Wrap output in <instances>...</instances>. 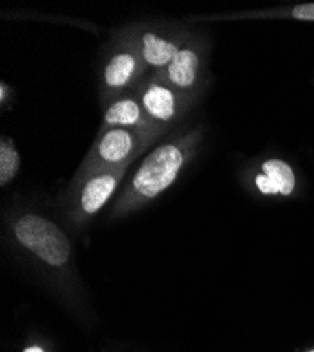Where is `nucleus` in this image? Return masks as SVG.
<instances>
[{"label": "nucleus", "mask_w": 314, "mask_h": 352, "mask_svg": "<svg viewBox=\"0 0 314 352\" xmlns=\"http://www.w3.org/2000/svg\"><path fill=\"white\" fill-rule=\"evenodd\" d=\"M203 140L202 129L185 130L159 144L133 173L122 196V204L131 208L161 196L189 168Z\"/></svg>", "instance_id": "f257e3e1"}, {"label": "nucleus", "mask_w": 314, "mask_h": 352, "mask_svg": "<svg viewBox=\"0 0 314 352\" xmlns=\"http://www.w3.org/2000/svg\"><path fill=\"white\" fill-rule=\"evenodd\" d=\"M113 33L135 47L150 74L161 72L193 36L189 24L169 20H139Z\"/></svg>", "instance_id": "f03ea898"}, {"label": "nucleus", "mask_w": 314, "mask_h": 352, "mask_svg": "<svg viewBox=\"0 0 314 352\" xmlns=\"http://www.w3.org/2000/svg\"><path fill=\"white\" fill-rule=\"evenodd\" d=\"M150 75L135 47L114 34L107 44L99 69V100L106 107L111 100L135 91Z\"/></svg>", "instance_id": "7ed1b4c3"}, {"label": "nucleus", "mask_w": 314, "mask_h": 352, "mask_svg": "<svg viewBox=\"0 0 314 352\" xmlns=\"http://www.w3.org/2000/svg\"><path fill=\"white\" fill-rule=\"evenodd\" d=\"M159 138L161 135L127 129H109L98 131L87 157L83 158L75 173L133 164Z\"/></svg>", "instance_id": "20e7f679"}, {"label": "nucleus", "mask_w": 314, "mask_h": 352, "mask_svg": "<svg viewBox=\"0 0 314 352\" xmlns=\"http://www.w3.org/2000/svg\"><path fill=\"white\" fill-rule=\"evenodd\" d=\"M13 232L16 241L28 252L52 268H63L71 258V243L65 232L49 219L25 213L20 216Z\"/></svg>", "instance_id": "39448f33"}, {"label": "nucleus", "mask_w": 314, "mask_h": 352, "mask_svg": "<svg viewBox=\"0 0 314 352\" xmlns=\"http://www.w3.org/2000/svg\"><path fill=\"white\" fill-rule=\"evenodd\" d=\"M135 94L148 120L165 131L179 123L196 103L194 98L178 92L155 74L142 80Z\"/></svg>", "instance_id": "423d86ee"}, {"label": "nucleus", "mask_w": 314, "mask_h": 352, "mask_svg": "<svg viewBox=\"0 0 314 352\" xmlns=\"http://www.w3.org/2000/svg\"><path fill=\"white\" fill-rule=\"evenodd\" d=\"M155 75L178 92L197 99L206 75V47L201 36L193 34L172 61Z\"/></svg>", "instance_id": "0eeeda50"}, {"label": "nucleus", "mask_w": 314, "mask_h": 352, "mask_svg": "<svg viewBox=\"0 0 314 352\" xmlns=\"http://www.w3.org/2000/svg\"><path fill=\"white\" fill-rule=\"evenodd\" d=\"M131 165L75 173L72 179L75 209L85 217L96 214L116 192Z\"/></svg>", "instance_id": "6e6552de"}, {"label": "nucleus", "mask_w": 314, "mask_h": 352, "mask_svg": "<svg viewBox=\"0 0 314 352\" xmlns=\"http://www.w3.org/2000/svg\"><path fill=\"white\" fill-rule=\"evenodd\" d=\"M104 109L103 122L99 131L109 129H127L146 134L164 135L166 131L154 126L142 109L135 91L111 100Z\"/></svg>", "instance_id": "1a4fd4ad"}, {"label": "nucleus", "mask_w": 314, "mask_h": 352, "mask_svg": "<svg viewBox=\"0 0 314 352\" xmlns=\"http://www.w3.org/2000/svg\"><path fill=\"white\" fill-rule=\"evenodd\" d=\"M255 185L264 195L288 196L296 185L295 172L284 161L268 160L262 164V172L255 176Z\"/></svg>", "instance_id": "9d476101"}, {"label": "nucleus", "mask_w": 314, "mask_h": 352, "mask_svg": "<svg viewBox=\"0 0 314 352\" xmlns=\"http://www.w3.org/2000/svg\"><path fill=\"white\" fill-rule=\"evenodd\" d=\"M21 157L12 138L0 140V185L8 186L20 172Z\"/></svg>", "instance_id": "9b49d317"}, {"label": "nucleus", "mask_w": 314, "mask_h": 352, "mask_svg": "<svg viewBox=\"0 0 314 352\" xmlns=\"http://www.w3.org/2000/svg\"><path fill=\"white\" fill-rule=\"evenodd\" d=\"M291 16L298 20H307V21H314V3H307V5H299L292 9Z\"/></svg>", "instance_id": "f8f14e48"}, {"label": "nucleus", "mask_w": 314, "mask_h": 352, "mask_svg": "<svg viewBox=\"0 0 314 352\" xmlns=\"http://www.w3.org/2000/svg\"><path fill=\"white\" fill-rule=\"evenodd\" d=\"M13 91H12V86L9 85V83H6L5 80L0 83V106H2V109H5L8 104H9V102H8V99L9 100H12L13 99Z\"/></svg>", "instance_id": "ddd939ff"}, {"label": "nucleus", "mask_w": 314, "mask_h": 352, "mask_svg": "<svg viewBox=\"0 0 314 352\" xmlns=\"http://www.w3.org/2000/svg\"><path fill=\"white\" fill-rule=\"evenodd\" d=\"M24 352H44L40 346H30V348H27Z\"/></svg>", "instance_id": "4468645a"}, {"label": "nucleus", "mask_w": 314, "mask_h": 352, "mask_svg": "<svg viewBox=\"0 0 314 352\" xmlns=\"http://www.w3.org/2000/svg\"><path fill=\"white\" fill-rule=\"evenodd\" d=\"M310 352H314V351H310Z\"/></svg>", "instance_id": "2eb2a0df"}]
</instances>
